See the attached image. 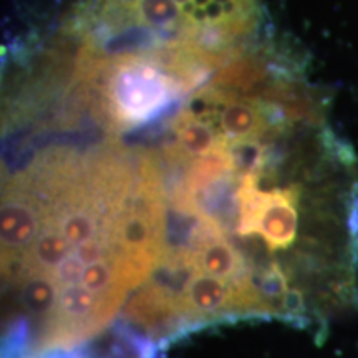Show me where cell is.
<instances>
[{
	"label": "cell",
	"instance_id": "obj_1",
	"mask_svg": "<svg viewBox=\"0 0 358 358\" xmlns=\"http://www.w3.org/2000/svg\"><path fill=\"white\" fill-rule=\"evenodd\" d=\"M156 136L169 219L226 239L267 317L313 327L358 306V159L299 62L236 58Z\"/></svg>",
	"mask_w": 358,
	"mask_h": 358
},
{
	"label": "cell",
	"instance_id": "obj_3",
	"mask_svg": "<svg viewBox=\"0 0 358 358\" xmlns=\"http://www.w3.org/2000/svg\"><path fill=\"white\" fill-rule=\"evenodd\" d=\"M264 0H85L80 50L182 71L214 70L259 45Z\"/></svg>",
	"mask_w": 358,
	"mask_h": 358
},
{
	"label": "cell",
	"instance_id": "obj_2",
	"mask_svg": "<svg viewBox=\"0 0 358 358\" xmlns=\"http://www.w3.org/2000/svg\"><path fill=\"white\" fill-rule=\"evenodd\" d=\"M3 173L7 358L71 350L101 332L168 249V204L153 151L87 131L66 103Z\"/></svg>",
	"mask_w": 358,
	"mask_h": 358
}]
</instances>
